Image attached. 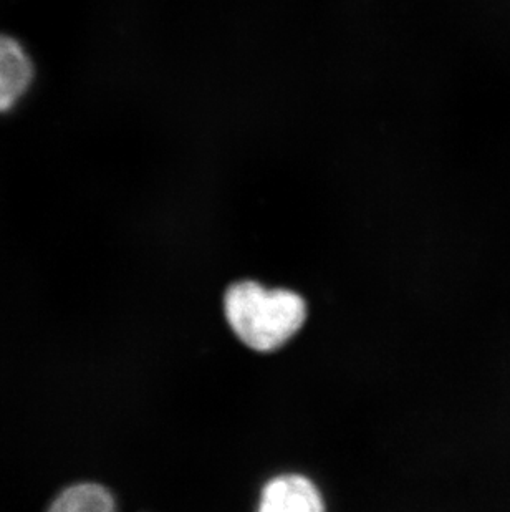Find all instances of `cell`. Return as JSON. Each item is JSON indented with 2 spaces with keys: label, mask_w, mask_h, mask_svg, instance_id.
<instances>
[{
  "label": "cell",
  "mask_w": 510,
  "mask_h": 512,
  "mask_svg": "<svg viewBox=\"0 0 510 512\" xmlns=\"http://www.w3.org/2000/svg\"><path fill=\"white\" fill-rule=\"evenodd\" d=\"M34 78L29 55L19 42L0 35V113L24 97Z\"/></svg>",
  "instance_id": "cell-3"
},
{
  "label": "cell",
  "mask_w": 510,
  "mask_h": 512,
  "mask_svg": "<svg viewBox=\"0 0 510 512\" xmlns=\"http://www.w3.org/2000/svg\"><path fill=\"white\" fill-rule=\"evenodd\" d=\"M224 314L237 339L255 352L269 353L299 334L307 320V304L294 290L241 281L226 290Z\"/></svg>",
  "instance_id": "cell-1"
},
{
  "label": "cell",
  "mask_w": 510,
  "mask_h": 512,
  "mask_svg": "<svg viewBox=\"0 0 510 512\" xmlns=\"http://www.w3.org/2000/svg\"><path fill=\"white\" fill-rule=\"evenodd\" d=\"M257 512H325V503L312 479L280 474L265 484Z\"/></svg>",
  "instance_id": "cell-2"
},
{
  "label": "cell",
  "mask_w": 510,
  "mask_h": 512,
  "mask_svg": "<svg viewBox=\"0 0 510 512\" xmlns=\"http://www.w3.org/2000/svg\"><path fill=\"white\" fill-rule=\"evenodd\" d=\"M47 512H116V501L102 484L78 483L63 489Z\"/></svg>",
  "instance_id": "cell-4"
}]
</instances>
